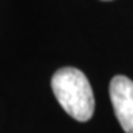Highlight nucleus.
I'll list each match as a JSON object with an SVG mask.
<instances>
[{"mask_svg": "<svg viewBox=\"0 0 133 133\" xmlns=\"http://www.w3.org/2000/svg\"><path fill=\"white\" fill-rule=\"evenodd\" d=\"M50 84L60 106L74 119L86 122L92 117L94 92L87 76L80 69L74 66L58 69L53 75Z\"/></svg>", "mask_w": 133, "mask_h": 133, "instance_id": "f257e3e1", "label": "nucleus"}, {"mask_svg": "<svg viewBox=\"0 0 133 133\" xmlns=\"http://www.w3.org/2000/svg\"><path fill=\"white\" fill-rule=\"evenodd\" d=\"M109 92L118 122L126 133H133V82L117 75L110 82Z\"/></svg>", "mask_w": 133, "mask_h": 133, "instance_id": "f03ea898", "label": "nucleus"}]
</instances>
